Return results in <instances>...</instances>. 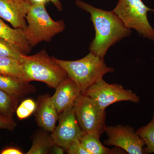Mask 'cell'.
<instances>
[{
    "mask_svg": "<svg viewBox=\"0 0 154 154\" xmlns=\"http://www.w3.org/2000/svg\"><path fill=\"white\" fill-rule=\"evenodd\" d=\"M49 2H51L53 4L56 8H57L58 11H62V5L60 0H49Z\"/></svg>",
    "mask_w": 154,
    "mask_h": 154,
    "instance_id": "obj_27",
    "label": "cell"
},
{
    "mask_svg": "<svg viewBox=\"0 0 154 154\" xmlns=\"http://www.w3.org/2000/svg\"><path fill=\"white\" fill-rule=\"evenodd\" d=\"M54 144L51 135L44 131H40L33 138L32 146L26 154H48Z\"/></svg>",
    "mask_w": 154,
    "mask_h": 154,
    "instance_id": "obj_15",
    "label": "cell"
},
{
    "mask_svg": "<svg viewBox=\"0 0 154 154\" xmlns=\"http://www.w3.org/2000/svg\"><path fill=\"white\" fill-rule=\"evenodd\" d=\"M66 150L69 154H89L83 146L81 140H77L72 143Z\"/></svg>",
    "mask_w": 154,
    "mask_h": 154,
    "instance_id": "obj_22",
    "label": "cell"
},
{
    "mask_svg": "<svg viewBox=\"0 0 154 154\" xmlns=\"http://www.w3.org/2000/svg\"><path fill=\"white\" fill-rule=\"evenodd\" d=\"M136 133L145 143L146 147L144 149L145 154L154 153V113L148 124L139 128Z\"/></svg>",
    "mask_w": 154,
    "mask_h": 154,
    "instance_id": "obj_18",
    "label": "cell"
},
{
    "mask_svg": "<svg viewBox=\"0 0 154 154\" xmlns=\"http://www.w3.org/2000/svg\"><path fill=\"white\" fill-rule=\"evenodd\" d=\"M16 126V123L11 117L0 113V129L12 130Z\"/></svg>",
    "mask_w": 154,
    "mask_h": 154,
    "instance_id": "obj_23",
    "label": "cell"
},
{
    "mask_svg": "<svg viewBox=\"0 0 154 154\" xmlns=\"http://www.w3.org/2000/svg\"><path fill=\"white\" fill-rule=\"evenodd\" d=\"M76 5L91 15L95 30V38L89 47L90 52L103 59L111 46L130 35L131 30L125 25L113 11L97 8L81 0Z\"/></svg>",
    "mask_w": 154,
    "mask_h": 154,
    "instance_id": "obj_1",
    "label": "cell"
},
{
    "mask_svg": "<svg viewBox=\"0 0 154 154\" xmlns=\"http://www.w3.org/2000/svg\"></svg>",
    "mask_w": 154,
    "mask_h": 154,
    "instance_id": "obj_28",
    "label": "cell"
},
{
    "mask_svg": "<svg viewBox=\"0 0 154 154\" xmlns=\"http://www.w3.org/2000/svg\"><path fill=\"white\" fill-rule=\"evenodd\" d=\"M59 124L51 135L55 144L65 149L73 142L81 140L85 132L80 126L73 107L59 115Z\"/></svg>",
    "mask_w": 154,
    "mask_h": 154,
    "instance_id": "obj_9",
    "label": "cell"
},
{
    "mask_svg": "<svg viewBox=\"0 0 154 154\" xmlns=\"http://www.w3.org/2000/svg\"><path fill=\"white\" fill-rule=\"evenodd\" d=\"M26 19L28 25L23 29V32L32 47L43 41L50 42L54 36L65 29L64 22L53 20L44 5L30 6Z\"/></svg>",
    "mask_w": 154,
    "mask_h": 154,
    "instance_id": "obj_4",
    "label": "cell"
},
{
    "mask_svg": "<svg viewBox=\"0 0 154 154\" xmlns=\"http://www.w3.org/2000/svg\"><path fill=\"white\" fill-rule=\"evenodd\" d=\"M36 110V120L38 126L45 131L52 133L59 118L57 110L48 94L38 97Z\"/></svg>",
    "mask_w": 154,
    "mask_h": 154,
    "instance_id": "obj_12",
    "label": "cell"
},
{
    "mask_svg": "<svg viewBox=\"0 0 154 154\" xmlns=\"http://www.w3.org/2000/svg\"><path fill=\"white\" fill-rule=\"evenodd\" d=\"M0 38L5 39L27 54L30 53L32 47L26 39L23 30L12 28L0 18Z\"/></svg>",
    "mask_w": 154,
    "mask_h": 154,
    "instance_id": "obj_14",
    "label": "cell"
},
{
    "mask_svg": "<svg viewBox=\"0 0 154 154\" xmlns=\"http://www.w3.org/2000/svg\"><path fill=\"white\" fill-rule=\"evenodd\" d=\"M113 11L128 28L154 41V29L147 17L148 13L154 10L148 8L142 0H119Z\"/></svg>",
    "mask_w": 154,
    "mask_h": 154,
    "instance_id": "obj_5",
    "label": "cell"
},
{
    "mask_svg": "<svg viewBox=\"0 0 154 154\" xmlns=\"http://www.w3.org/2000/svg\"><path fill=\"white\" fill-rule=\"evenodd\" d=\"M65 149L60 146L54 144L52 147L51 151L52 153L55 154H63L64 152Z\"/></svg>",
    "mask_w": 154,
    "mask_h": 154,
    "instance_id": "obj_26",
    "label": "cell"
},
{
    "mask_svg": "<svg viewBox=\"0 0 154 154\" xmlns=\"http://www.w3.org/2000/svg\"><path fill=\"white\" fill-rule=\"evenodd\" d=\"M83 94L94 100L103 110L116 102L129 101L138 103L139 97L131 90H126L121 85L108 84L103 79L92 85Z\"/></svg>",
    "mask_w": 154,
    "mask_h": 154,
    "instance_id": "obj_7",
    "label": "cell"
},
{
    "mask_svg": "<svg viewBox=\"0 0 154 154\" xmlns=\"http://www.w3.org/2000/svg\"><path fill=\"white\" fill-rule=\"evenodd\" d=\"M55 89V93L51 98L59 115L65 110L73 107L82 92L76 83L69 77Z\"/></svg>",
    "mask_w": 154,
    "mask_h": 154,
    "instance_id": "obj_11",
    "label": "cell"
},
{
    "mask_svg": "<svg viewBox=\"0 0 154 154\" xmlns=\"http://www.w3.org/2000/svg\"><path fill=\"white\" fill-rule=\"evenodd\" d=\"M29 83L16 77L0 74V90L16 97L35 92L36 88Z\"/></svg>",
    "mask_w": 154,
    "mask_h": 154,
    "instance_id": "obj_13",
    "label": "cell"
},
{
    "mask_svg": "<svg viewBox=\"0 0 154 154\" xmlns=\"http://www.w3.org/2000/svg\"><path fill=\"white\" fill-rule=\"evenodd\" d=\"M76 117L86 133L99 138L105 132L106 113L94 100L81 94L73 106Z\"/></svg>",
    "mask_w": 154,
    "mask_h": 154,
    "instance_id": "obj_6",
    "label": "cell"
},
{
    "mask_svg": "<svg viewBox=\"0 0 154 154\" xmlns=\"http://www.w3.org/2000/svg\"><path fill=\"white\" fill-rule=\"evenodd\" d=\"M24 2L29 6L35 5H44L49 2V0H23Z\"/></svg>",
    "mask_w": 154,
    "mask_h": 154,
    "instance_id": "obj_25",
    "label": "cell"
},
{
    "mask_svg": "<svg viewBox=\"0 0 154 154\" xmlns=\"http://www.w3.org/2000/svg\"><path fill=\"white\" fill-rule=\"evenodd\" d=\"M30 7L23 0H0V18L14 28L23 30L27 26L26 17Z\"/></svg>",
    "mask_w": 154,
    "mask_h": 154,
    "instance_id": "obj_10",
    "label": "cell"
},
{
    "mask_svg": "<svg viewBox=\"0 0 154 154\" xmlns=\"http://www.w3.org/2000/svg\"><path fill=\"white\" fill-rule=\"evenodd\" d=\"M81 142L89 154H117V152H119L103 146L99 138L86 133L81 138Z\"/></svg>",
    "mask_w": 154,
    "mask_h": 154,
    "instance_id": "obj_16",
    "label": "cell"
},
{
    "mask_svg": "<svg viewBox=\"0 0 154 154\" xmlns=\"http://www.w3.org/2000/svg\"><path fill=\"white\" fill-rule=\"evenodd\" d=\"M21 63L24 80L30 82L38 81L56 88L68 77L66 72L43 49L34 55L23 56Z\"/></svg>",
    "mask_w": 154,
    "mask_h": 154,
    "instance_id": "obj_3",
    "label": "cell"
},
{
    "mask_svg": "<svg viewBox=\"0 0 154 154\" xmlns=\"http://www.w3.org/2000/svg\"><path fill=\"white\" fill-rule=\"evenodd\" d=\"M105 132L108 136L104 142L106 145L116 146L130 154H145L144 141L133 128L121 125L107 126Z\"/></svg>",
    "mask_w": 154,
    "mask_h": 154,
    "instance_id": "obj_8",
    "label": "cell"
},
{
    "mask_svg": "<svg viewBox=\"0 0 154 154\" xmlns=\"http://www.w3.org/2000/svg\"><path fill=\"white\" fill-rule=\"evenodd\" d=\"M25 54L12 43L0 38V57L11 58L21 62Z\"/></svg>",
    "mask_w": 154,
    "mask_h": 154,
    "instance_id": "obj_20",
    "label": "cell"
},
{
    "mask_svg": "<svg viewBox=\"0 0 154 154\" xmlns=\"http://www.w3.org/2000/svg\"><path fill=\"white\" fill-rule=\"evenodd\" d=\"M17 98L0 90V113L11 117L17 107Z\"/></svg>",
    "mask_w": 154,
    "mask_h": 154,
    "instance_id": "obj_19",
    "label": "cell"
},
{
    "mask_svg": "<svg viewBox=\"0 0 154 154\" xmlns=\"http://www.w3.org/2000/svg\"><path fill=\"white\" fill-rule=\"evenodd\" d=\"M56 62L66 72L68 76L76 83L83 94L97 81L103 79L114 69L107 66L103 59L90 52L76 60H62L53 57Z\"/></svg>",
    "mask_w": 154,
    "mask_h": 154,
    "instance_id": "obj_2",
    "label": "cell"
},
{
    "mask_svg": "<svg viewBox=\"0 0 154 154\" xmlns=\"http://www.w3.org/2000/svg\"><path fill=\"white\" fill-rule=\"evenodd\" d=\"M36 103L33 99H25L17 107L16 110L17 117L21 120L28 118L36 111Z\"/></svg>",
    "mask_w": 154,
    "mask_h": 154,
    "instance_id": "obj_21",
    "label": "cell"
},
{
    "mask_svg": "<svg viewBox=\"0 0 154 154\" xmlns=\"http://www.w3.org/2000/svg\"><path fill=\"white\" fill-rule=\"evenodd\" d=\"M2 154H22L23 152L19 149L14 147L7 148L2 150L1 152Z\"/></svg>",
    "mask_w": 154,
    "mask_h": 154,
    "instance_id": "obj_24",
    "label": "cell"
},
{
    "mask_svg": "<svg viewBox=\"0 0 154 154\" xmlns=\"http://www.w3.org/2000/svg\"><path fill=\"white\" fill-rule=\"evenodd\" d=\"M0 74L24 80L23 67L21 62L5 57H0Z\"/></svg>",
    "mask_w": 154,
    "mask_h": 154,
    "instance_id": "obj_17",
    "label": "cell"
}]
</instances>
